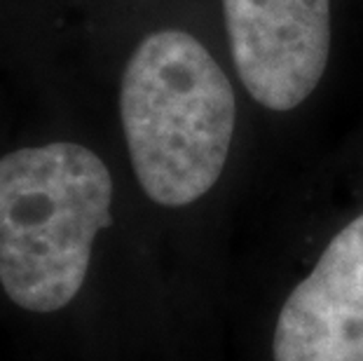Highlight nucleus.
<instances>
[{
    "label": "nucleus",
    "mask_w": 363,
    "mask_h": 361,
    "mask_svg": "<svg viewBox=\"0 0 363 361\" xmlns=\"http://www.w3.org/2000/svg\"><path fill=\"white\" fill-rule=\"evenodd\" d=\"M120 118L141 188L162 206H185L220 179L237 101L225 71L195 35L143 38L122 75Z\"/></svg>",
    "instance_id": "obj_1"
},
{
    "label": "nucleus",
    "mask_w": 363,
    "mask_h": 361,
    "mask_svg": "<svg viewBox=\"0 0 363 361\" xmlns=\"http://www.w3.org/2000/svg\"><path fill=\"white\" fill-rule=\"evenodd\" d=\"M230 52L246 91L293 111L321 82L330 55V0H223Z\"/></svg>",
    "instance_id": "obj_3"
},
{
    "label": "nucleus",
    "mask_w": 363,
    "mask_h": 361,
    "mask_svg": "<svg viewBox=\"0 0 363 361\" xmlns=\"http://www.w3.org/2000/svg\"><path fill=\"white\" fill-rule=\"evenodd\" d=\"M272 350L274 361H363V213L286 298Z\"/></svg>",
    "instance_id": "obj_4"
},
{
    "label": "nucleus",
    "mask_w": 363,
    "mask_h": 361,
    "mask_svg": "<svg viewBox=\"0 0 363 361\" xmlns=\"http://www.w3.org/2000/svg\"><path fill=\"white\" fill-rule=\"evenodd\" d=\"M113 179L96 152L48 143L0 157V284L30 312L78 296L96 235L111 226Z\"/></svg>",
    "instance_id": "obj_2"
}]
</instances>
